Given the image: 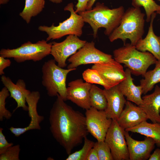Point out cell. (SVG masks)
<instances>
[{"label":"cell","mask_w":160,"mask_h":160,"mask_svg":"<svg viewBox=\"0 0 160 160\" xmlns=\"http://www.w3.org/2000/svg\"><path fill=\"white\" fill-rule=\"evenodd\" d=\"M114 59L118 63L124 64L134 75L144 77L151 65L155 64L157 60L148 52L138 50L135 46L127 43L113 52Z\"/></svg>","instance_id":"277c9868"},{"label":"cell","mask_w":160,"mask_h":160,"mask_svg":"<svg viewBox=\"0 0 160 160\" xmlns=\"http://www.w3.org/2000/svg\"><path fill=\"white\" fill-rule=\"evenodd\" d=\"M91 68L98 71L108 89L118 85L126 78L123 66L117 62L94 64Z\"/></svg>","instance_id":"9a60e30c"},{"label":"cell","mask_w":160,"mask_h":160,"mask_svg":"<svg viewBox=\"0 0 160 160\" xmlns=\"http://www.w3.org/2000/svg\"><path fill=\"white\" fill-rule=\"evenodd\" d=\"M82 77L86 82L99 84L103 86L104 89H108L98 71L95 70L92 68L87 69L83 73Z\"/></svg>","instance_id":"83f0119b"},{"label":"cell","mask_w":160,"mask_h":160,"mask_svg":"<svg viewBox=\"0 0 160 160\" xmlns=\"http://www.w3.org/2000/svg\"><path fill=\"white\" fill-rule=\"evenodd\" d=\"M57 96L49 112V129L54 138L69 155L88 134L86 117L67 105L59 95Z\"/></svg>","instance_id":"6da1fadb"},{"label":"cell","mask_w":160,"mask_h":160,"mask_svg":"<svg viewBox=\"0 0 160 160\" xmlns=\"http://www.w3.org/2000/svg\"><path fill=\"white\" fill-rule=\"evenodd\" d=\"M1 81L9 91L10 97L14 99L17 103V106L14 111L19 108H22L23 110L28 111V106L26 104V97L31 92L26 89L24 81L19 79L15 84L9 77L4 75L1 77Z\"/></svg>","instance_id":"ac0fdd59"},{"label":"cell","mask_w":160,"mask_h":160,"mask_svg":"<svg viewBox=\"0 0 160 160\" xmlns=\"http://www.w3.org/2000/svg\"><path fill=\"white\" fill-rule=\"evenodd\" d=\"M93 148L97 152L99 160H114L110 148L105 141L95 142Z\"/></svg>","instance_id":"f1b7e54d"},{"label":"cell","mask_w":160,"mask_h":160,"mask_svg":"<svg viewBox=\"0 0 160 160\" xmlns=\"http://www.w3.org/2000/svg\"><path fill=\"white\" fill-rule=\"evenodd\" d=\"M3 129L0 128V154L5 151L10 147L13 145L12 143H9L7 141L2 132Z\"/></svg>","instance_id":"1f68e13d"},{"label":"cell","mask_w":160,"mask_h":160,"mask_svg":"<svg viewBox=\"0 0 160 160\" xmlns=\"http://www.w3.org/2000/svg\"><path fill=\"white\" fill-rule=\"evenodd\" d=\"M139 106L146 114L148 119L153 123H160V87L156 85L152 93L142 97Z\"/></svg>","instance_id":"d6986e66"},{"label":"cell","mask_w":160,"mask_h":160,"mask_svg":"<svg viewBox=\"0 0 160 160\" xmlns=\"http://www.w3.org/2000/svg\"><path fill=\"white\" fill-rule=\"evenodd\" d=\"M156 13L151 16L148 33L143 39H140L135 45L136 49L142 52H148L152 54L157 60H160V36L155 35L153 31V23Z\"/></svg>","instance_id":"ffe728a7"},{"label":"cell","mask_w":160,"mask_h":160,"mask_svg":"<svg viewBox=\"0 0 160 160\" xmlns=\"http://www.w3.org/2000/svg\"><path fill=\"white\" fill-rule=\"evenodd\" d=\"M87 41L80 39L78 36L69 35L60 42H52L50 54L59 67L64 68L67 66L66 61L69 57L76 53Z\"/></svg>","instance_id":"30bf717a"},{"label":"cell","mask_w":160,"mask_h":160,"mask_svg":"<svg viewBox=\"0 0 160 160\" xmlns=\"http://www.w3.org/2000/svg\"><path fill=\"white\" fill-rule=\"evenodd\" d=\"M20 151L19 145H13L0 154V160H19Z\"/></svg>","instance_id":"4dcf8cb0"},{"label":"cell","mask_w":160,"mask_h":160,"mask_svg":"<svg viewBox=\"0 0 160 160\" xmlns=\"http://www.w3.org/2000/svg\"><path fill=\"white\" fill-rule=\"evenodd\" d=\"M52 43L42 40L35 43L28 41L13 49H2L0 55L5 58H12L17 63L26 61H40L50 54Z\"/></svg>","instance_id":"52a82bcc"},{"label":"cell","mask_w":160,"mask_h":160,"mask_svg":"<svg viewBox=\"0 0 160 160\" xmlns=\"http://www.w3.org/2000/svg\"><path fill=\"white\" fill-rule=\"evenodd\" d=\"M9 1V0H0V4H7Z\"/></svg>","instance_id":"f35d334b"},{"label":"cell","mask_w":160,"mask_h":160,"mask_svg":"<svg viewBox=\"0 0 160 160\" xmlns=\"http://www.w3.org/2000/svg\"><path fill=\"white\" fill-rule=\"evenodd\" d=\"M64 10L70 12V16L62 22H60L57 26H55L53 23L51 26L41 25L38 27L39 30L45 32L48 35L47 41L59 39L67 35H74L80 37L82 35L85 22L82 17L74 10L73 3L68 4Z\"/></svg>","instance_id":"8992f818"},{"label":"cell","mask_w":160,"mask_h":160,"mask_svg":"<svg viewBox=\"0 0 160 160\" xmlns=\"http://www.w3.org/2000/svg\"><path fill=\"white\" fill-rule=\"evenodd\" d=\"M148 160H160V148H157L151 155Z\"/></svg>","instance_id":"d590c367"},{"label":"cell","mask_w":160,"mask_h":160,"mask_svg":"<svg viewBox=\"0 0 160 160\" xmlns=\"http://www.w3.org/2000/svg\"><path fill=\"white\" fill-rule=\"evenodd\" d=\"M128 132L137 133L153 139L156 144L160 147V123H151L144 121L138 125L127 129Z\"/></svg>","instance_id":"7402d4cb"},{"label":"cell","mask_w":160,"mask_h":160,"mask_svg":"<svg viewBox=\"0 0 160 160\" xmlns=\"http://www.w3.org/2000/svg\"><path fill=\"white\" fill-rule=\"evenodd\" d=\"M77 0L78 2L76 5V12L79 13L86 11L89 0Z\"/></svg>","instance_id":"d6a6232c"},{"label":"cell","mask_w":160,"mask_h":160,"mask_svg":"<svg viewBox=\"0 0 160 160\" xmlns=\"http://www.w3.org/2000/svg\"><path fill=\"white\" fill-rule=\"evenodd\" d=\"M51 2L55 4H60L61 3L63 0H49Z\"/></svg>","instance_id":"74e56055"},{"label":"cell","mask_w":160,"mask_h":160,"mask_svg":"<svg viewBox=\"0 0 160 160\" xmlns=\"http://www.w3.org/2000/svg\"><path fill=\"white\" fill-rule=\"evenodd\" d=\"M87 129L98 141H105L107 132L112 121L105 111H99L91 107L85 113Z\"/></svg>","instance_id":"8fae6325"},{"label":"cell","mask_w":160,"mask_h":160,"mask_svg":"<svg viewBox=\"0 0 160 160\" xmlns=\"http://www.w3.org/2000/svg\"><path fill=\"white\" fill-rule=\"evenodd\" d=\"M96 0H89L87 4L86 10H89L92 9V7Z\"/></svg>","instance_id":"8d00e7d4"},{"label":"cell","mask_w":160,"mask_h":160,"mask_svg":"<svg viewBox=\"0 0 160 160\" xmlns=\"http://www.w3.org/2000/svg\"><path fill=\"white\" fill-rule=\"evenodd\" d=\"M124 12L123 6L110 9L103 4L97 2L91 9L78 14L84 22L91 26L95 38L98 29L101 28H105V34L109 36L119 25Z\"/></svg>","instance_id":"7a4b0ae2"},{"label":"cell","mask_w":160,"mask_h":160,"mask_svg":"<svg viewBox=\"0 0 160 160\" xmlns=\"http://www.w3.org/2000/svg\"><path fill=\"white\" fill-rule=\"evenodd\" d=\"M125 130L124 136L127 142L130 160H145L149 159L156 144L152 138L146 137L142 141L132 138Z\"/></svg>","instance_id":"5bb4252c"},{"label":"cell","mask_w":160,"mask_h":160,"mask_svg":"<svg viewBox=\"0 0 160 160\" xmlns=\"http://www.w3.org/2000/svg\"><path fill=\"white\" fill-rule=\"evenodd\" d=\"M158 0V1H160V0Z\"/></svg>","instance_id":"60d3db41"},{"label":"cell","mask_w":160,"mask_h":160,"mask_svg":"<svg viewBox=\"0 0 160 160\" xmlns=\"http://www.w3.org/2000/svg\"><path fill=\"white\" fill-rule=\"evenodd\" d=\"M40 97V93L37 91L31 92L26 96V100L28 108V113L31 120L29 125L25 127H11L9 128L10 132L15 136L18 137L31 130L41 129L40 124L43 121L44 117L39 115L37 111V105Z\"/></svg>","instance_id":"4fadbf2b"},{"label":"cell","mask_w":160,"mask_h":160,"mask_svg":"<svg viewBox=\"0 0 160 160\" xmlns=\"http://www.w3.org/2000/svg\"><path fill=\"white\" fill-rule=\"evenodd\" d=\"M90 103L91 107L99 111H105L107 106V101L103 90L92 84L89 91Z\"/></svg>","instance_id":"d4e9b609"},{"label":"cell","mask_w":160,"mask_h":160,"mask_svg":"<svg viewBox=\"0 0 160 160\" xmlns=\"http://www.w3.org/2000/svg\"><path fill=\"white\" fill-rule=\"evenodd\" d=\"M54 59L45 62L41 68L42 84L50 97L58 94L65 101L67 100L66 79L68 74L76 68L64 69L55 63Z\"/></svg>","instance_id":"5b68a950"},{"label":"cell","mask_w":160,"mask_h":160,"mask_svg":"<svg viewBox=\"0 0 160 160\" xmlns=\"http://www.w3.org/2000/svg\"><path fill=\"white\" fill-rule=\"evenodd\" d=\"M10 95L7 88L4 87L0 92V121H2L4 119H10L12 116V113L5 108V100Z\"/></svg>","instance_id":"f546056e"},{"label":"cell","mask_w":160,"mask_h":160,"mask_svg":"<svg viewBox=\"0 0 160 160\" xmlns=\"http://www.w3.org/2000/svg\"><path fill=\"white\" fill-rule=\"evenodd\" d=\"M145 16L140 8H128L124 12L119 25L108 36L110 41L112 42L120 39L124 45L129 39L130 44L135 46L144 33Z\"/></svg>","instance_id":"3957f363"},{"label":"cell","mask_w":160,"mask_h":160,"mask_svg":"<svg viewBox=\"0 0 160 160\" xmlns=\"http://www.w3.org/2000/svg\"><path fill=\"white\" fill-rule=\"evenodd\" d=\"M155 64L154 69L146 72L144 78L140 81V85L144 95L151 91L156 84L160 82V60H157Z\"/></svg>","instance_id":"603a6c76"},{"label":"cell","mask_w":160,"mask_h":160,"mask_svg":"<svg viewBox=\"0 0 160 160\" xmlns=\"http://www.w3.org/2000/svg\"><path fill=\"white\" fill-rule=\"evenodd\" d=\"M125 106L121 113L117 121L123 129L134 127L148 119L142 109L129 101H127Z\"/></svg>","instance_id":"e0dca14e"},{"label":"cell","mask_w":160,"mask_h":160,"mask_svg":"<svg viewBox=\"0 0 160 160\" xmlns=\"http://www.w3.org/2000/svg\"><path fill=\"white\" fill-rule=\"evenodd\" d=\"M125 79L118 84V87L127 100L139 105L141 104L143 99L141 95L142 88L140 85L136 86L134 83L133 79L131 76L130 70L127 68L125 71Z\"/></svg>","instance_id":"44dd1931"},{"label":"cell","mask_w":160,"mask_h":160,"mask_svg":"<svg viewBox=\"0 0 160 160\" xmlns=\"http://www.w3.org/2000/svg\"><path fill=\"white\" fill-rule=\"evenodd\" d=\"M95 142L88 139L87 137L84 139V144L80 150L68 155L66 160H86L88 154L93 147Z\"/></svg>","instance_id":"4316f807"},{"label":"cell","mask_w":160,"mask_h":160,"mask_svg":"<svg viewBox=\"0 0 160 160\" xmlns=\"http://www.w3.org/2000/svg\"><path fill=\"white\" fill-rule=\"evenodd\" d=\"M86 160H99L97 152L94 148L89 151Z\"/></svg>","instance_id":"e575fe53"},{"label":"cell","mask_w":160,"mask_h":160,"mask_svg":"<svg viewBox=\"0 0 160 160\" xmlns=\"http://www.w3.org/2000/svg\"><path fill=\"white\" fill-rule=\"evenodd\" d=\"M132 5L135 7H143L145 12L146 21H150L152 14L155 12L160 11V5L154 0H132Z\"/></svg>","instance_id":"484cf974"},{"label":"cell","mask_w":160,"mask_h":160,"mask_svg":"<svg viewBox=\"0 0 160 160\" xmlns=\"http://www.w3.org/2000/svg\"><path fill=\"white\" fill-rule=\"evenodd\" d=\"M68 61L70 63L67 66L68 69L76 68L82 65L117 62L111 55L97 49L93 41L87 42L83 47L69 57Z\"/></svg>","instance_id":"ba28073f"},{"label":"cell","mask_w":160,"mask_h":160,"mask_svg":"<svg viewBox=\"0 0 160 160\" xmlns=\"http://www.w3.org/2000/svg\"><path fill=\"white\" fill-rule=\"evenodd\" d=\"M103 91L107 101V106L105 110L109 119L117 120L123 111L127 101L118 85Z\"/></svg>","instance_id":"2e32d148"},{"label":"cell","mask_w":160,"mask_h":160,"mask_svg":"<svg viewBox=\"0 0 160 160\" xmlns=\"http://www.w3.org/2000/svg\"><path fill=\"white\" fill-rule=\"evenodd\" d=\"M92 84L78 79L69 82L67 87V99L79 107L87 110L91 107L89 91Z\"/></svg>","instance_id":"7c38bea8"},{"label":"cell","mask_w":160,"mask_h":160,"mask_svg":"<svg viewBox=\"0 0 160 160\" xmlns=\"http://www.w3.org/2000/svg\"><path fill=\"white\" fill-rule=\"evenodd\" d=\"M2 56H0V75H3L4 74V69L9 66L11 64V61L8 59H6Z\"/></svg>","instance_id":"836d02e7"},{"label":"cell","mask_w":160,"mask_h":160,"mask_svg":"<svg viewBox=\"0 0 160 160\" xmlns=\"http://www.w3.org/2000/svg\"><path fill=\"white\" fill-rule=\"evenodd\" d=\"M45 4V0H25L24 8L19 15L27 23H29L32 17L41 12Z\"/></svg>","instance_id":"cb8c5ba5"},{"label":"cell","mask_w":160,"mask_h":160,"mask_svg":"<svg viewBox=\"0 0 160 160\" xmlns=\"http://www.w3.org/2000/svg\"><path fill=\"white\" fill-rule=\"evenodd\" d=\"M156 13L159 14L160 15V11H159V12H156Z\"/></svg>","instance_id":"ab89813d"},{"label":"cell","mask_w":160,"mask_h":160,"mask_svg":"<svg viewBox=\"0 0 160 160\" xmlns=\"http://www.w3.org/2000/svg\"><path fill=\"white\" fill-rule=\"evenodd\" d=\"M125 130L112 119L106 135L105 141L108 144L114 160H129V155L124 136Z\"/></svg>","instance_id":"9c48e42d"}]
</instances>
